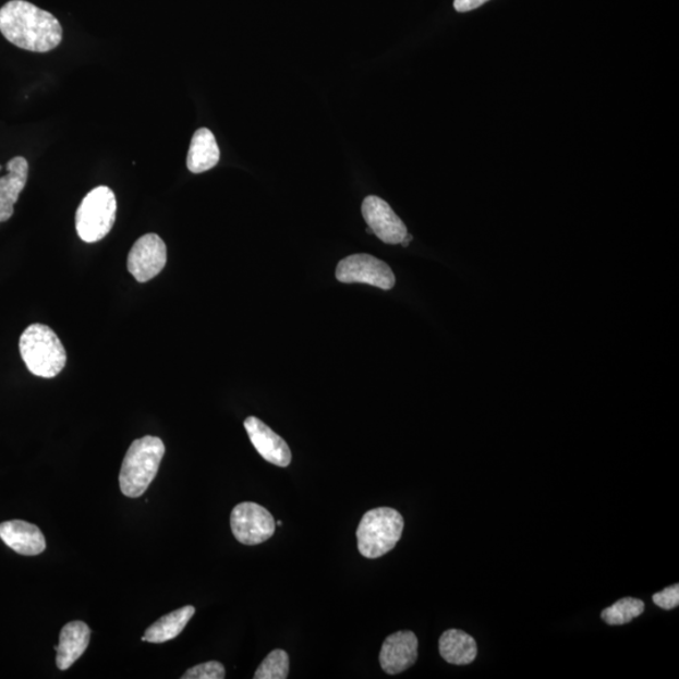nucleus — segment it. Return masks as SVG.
Listing matches in <instances>:
<instances>
[{
    "label": "nucleus",
    "mask_w": 679,
    "mask_h": 679,
    "mask_svg": "<svg viewBox=\"0 0 679 679\" xmlns=\"http://www.w3.org/2000/svg\"><path fill=\"white\" fill-rule=\"evenodd\" d=\"M0 32L12 45L36 53L52 51L63 37L60 21L26 0H11L0 8Z\"/></svg>",
    "instance_id": "nucleus-1"
},
{
    "label": "nucleus",
    "mask_w": 679,
    "mask_h": 679,
    "mask_svg": "<svg viewBox=\"0 0 679 679\" xmlns=\"http://www.w3.org/2000/svg\"><path fill=\"white\" fill-rule=\"evenodd\" d=\"M166 446L158 437L146 436L131 444L122 462L119 482L126 497H141L157 477Z\"/></svg>",
    "instance_id": "nucleus-2"
},
{
    "label": "nucleus",
    "mask_w": 679,
    "mask_h": 679,
    "mask_svg": "<svg viewBox=\"0 0 679 679\" xmlns=\"http://www.w3.org/2000/svg\"><path fill=\"white\" fill-rule=\"evenodd\" d=\"M20 351L28 371L39 378H56L68 364V354L51 327L33 324L23 331Z\"/></svg>",
    "instance_id": "nucleus-3"
},
{
    "label": "nucleus",
    "mask_w": 679,
    "mask_h": 679,
    "mask_svg": "<svg viewBox=\"0 0 679 679\" xmlns=\"http://www.w3.org/2000/svg\"><path fill=\"white\" fill-rule=\"evenodd\" d=\"M404 519L391 507L367 511L356 531L359 553L367 559H378L388 554L402 538Z\"/></svg>",
    "instance_id": "nucleus-4"
},
{
    "label": "nucleus",
    "mask_w": 679,
    "mask_h": 679,
    "mask_svg": "<svg viewBox=\"0 0 679 679\" xmlns=\"http://www.w3.org/2000/svg\"><path fill=\"white\" fill-rule=\"evenodd\" d=\"M117 195L109 186H97L89 192L76 211V231L86 243H96L111 232L117 220Z\"/></svg>",
    "instance_id": "nucleus-5"
},
{
    "label": "nucleus",
    "mask_w": 679,
    "mask_h": 679,
    "mask_svg": "<svg viewBox=\"0 0 679 679\" xmlns=\"http://www.w3.org/2000/svg\"><path fill=\"white\" fill-rule=\"evenodd\" d=\"M232 533L243 545H259L271 538L276 531L272 513L255 502L237 505L231 513Z\"/></svg>",
    "instance_id": "nucleus-6"
},
{
    "label": "nucleus",
    "mask_w": 679,
    "mask_h": 679,
    "mask_svg": "<svg viewBox=\"0 0 679 679\" xmlns=\"http://www.w3.org/2000/svg\"><path fill=\"white\" fill-rule=\"evenodd\" d=\"M337 278L342 283H367L386 291L396 284V276L386 262L371 255H353L340 260Z\"/></svg>",
    "instance_id": "nucleus-7"
},
{
    "label": "nucleus",
    "mask_w": 679,
    "mask_h": 679,
    "mask_svg": "<svg viewBox=\"0 0 679 679\" xmlns=\"http://www.w3.org/2000/svg\"><path fill=\"white\" fill-rule=\"evenodd\" d=\"M167 244L158 234L149 233L141 237L128 256V269L141 283L149 282L167 266Z\"/></svg>",
    "instance_id": "nucleus-8"
},
{
    "label": "nucleus",
    "mask_w": 679,
    "mask_h": 679,
    "mask_svg": "<svg viewBox=\"0 0 679 679\" xmlns=\"http://www.w3.org/2000/svg\"><path fill=\"white\" fill-rule=\"evenodd\" d=\"M363 217L373 233L387 244H400L408 234V229L396 211L379 196H366L363 202Z\"/></svg>",
    "instance_id": "nucleus-9"
},
{
    "label": "nucleus",
    "mask_w": 679,
    "mask_h": 679,
    "mask_svg": "<svg viewBox=\"0 0 679 679\" xmlns=\"http://www.w3.org/2000/svg\"><path fill=\"white\" fill-rule=\"evenodd\" d=\"M419 638L413 632L390 634L383 643L379 662L384 672L399 675L411 668L419 659Z\"/></svg>",
    "instance_id": "nucleus-10"
},
{
    "label": "nucleus",
    "mask_w": 679,
    "mask_h": 679,
    "mask_svg": "<svg viewBox=\"0 0 679 679\" xmlns=\"http://www.w3.org/2000/svg\"><path fill=\"white\" fill-rule=\"evenodd\" d=\"M244 428L247 431L253 447L265 461L278 468H289L292 461L291 449L282 437L256 416L245 420Z\"/></svg>",
    "instance_id": "nucleus-11"
},
{
    "label": "nucleus",
    "mask_w": 679,
    "mask_h": 679,
    "mask_svg": "<svg viewBox=\"0 0 679 679\" xmlns=\"http://www.w3.org/2000/svg\"><path fill=\"white\" fill-rule=\"evenodd\" d=\"M0 538L16 554L26 556L43 554L47 546L43 531L22 520L0 523Z\"/></svg>",
    "instance_id": "nucleus-12"
},
{
    "label": "nucleus",
    "mask_w": 679,
    "mask_h": 679,
    "mask_svg": "<svg viewBox=\"0 0 679 679\" xmlns=\"http://www.w3.org/2000/svg\"><path fill=\"white\" fill-rule=\"evenodd\" d=\"M7 174L0 178V223L14 215L15 203L26 187L29 166L27 159L15 157L7 163Z\"/></svg>",
    "instance_id": "nucleus-13"
},
{
    "label": "nucleus",
    "mask_w": 679,
    "mask_h": 679,
    "mask_svg": "<svg viewBox=\"0 0 679 679\" xmlns=\"http://www.w3.org/2000/svg\"><path fill=\"white\" fill-rule=\"evenodd\" d=\"M92 631L84 621H71L62 628L57 645L56 664L61 670L69 669L88 647Z\"/></svg>",
    "instance_id": "nucleus-14"
},
{
    "label": "nucleus",
    "mask_w": 679,
    "mask_h": 679,
    "mask_svg": "<svg viewBox=\"0 0 679 679\" xmlns=\"http://www.w3.org/2000/svg\"><path fill=\"white\" fill-rule=\"evenodd\" d=\"M220 160L219 146L209 129L195 131L190 151H187L186 167L193 174L206 173L215 168Z\"/></svg>",
    "instance_id": "nucleus-15"
},
{
    "label": "nucleus",
    "mask_w": 679,
    "mask_h": 679,
    "mask_svg": "<svg viewBox=\"0 0 679 679\" xmlns=\"http://www.w3.org/2000/svg\"><path fill=\"white\" fill-rule=\"evenodd\" d=\"M477 643L468 633L449 629L441 634L439 640V653L448 664L456 666L471 665L477 657Z\"/></svg>",
    "instance_id": "nucleus-16"
},
{
    "label": "nucleus",
    "mask_w": 679,
    "mask_h": 679,
    "mask_svg": "<svg viewBox=\"0 0 679 679\" xmlns=\"http://www.w3.org/2000/svg\"><path fill=\"white\" fill-rule=\"evenodd\" d=\"M195 615V608L192 605L169 613L155 621L153 626L146 629L142 641L149 643H163L174 640Z\"/></svg>",
    "instance_id": "nucleus-17"
},
{
    "label": "nucleus",
    "mask_w": 679,
    "mask_h": 679,
    "mask_svg": "<svg viewBox=\"0 0 679 679\" xmlns=\"http://www.w3.org/2000/svg\"><path fill=\"white\" fill-rule=\"evenodd\" d=\"M645 605L641 599L623 598L602 611V619L609 626L631 623L644 613Z\"/></svg>",
    "instance_id": "nucleus-18"
},
{
    "label": "nucleus",
    "mask_w": 679,
    "mask_h": 679,
    "mask_svg": "<svg viewBox=\"0 0 679 679\" xmlns=\"http://www.w3.org/2000/svg\"><path fill=\"white\" fill-rule=\"evenodd\" d=\"M290 672L289 654L283 650H275L268 654L256 670L255 679H286Z\"/></svg>",
    "instance_id": "nucleus-19"
},
{
    "label": "nucleus",
    "mask_w": 679,
    "mask_h": 679,
    "mask_svg": "<svg viewBox=\"0 0 679 679\" xmlns=\"http://www.w3.org/2000/svg\"><path fill=\"white\" fill-rule=\"evenodd\" d=\"M226 668L219 662L211 660L187 669L182 679H223Z\"/></svg>",
    "instance_id": "nucleus-20"
},
{
    "label": "nucleus",
    "mask_w": 679,
    "mask_h": 679,
    "mask_svg": "<svg viewBox=\"0 0 679 679\" xmlns=\"http://www.w3.org/2000/svg\"><path fill=\"white\" fill-rule=\"evenodd\" d=\"M653 602L657 607L665 610H672L679 605V585L674 584L657 594L653 595Z\"/></svg>",
    "instance_id": "nucleus-21"
},
{
    "label": "nucleus",
    "mask_w": 679,
    "mask_h": 679,
    "mask_svg": "<svg viewBox=\"0 0 679 679\" xmlns=\"http://www.w3.org/2000/svg\"><path fill=\"white\" fill-rule=\"evenodd\" d=\"M487 2L489 0H454V10L460 13L471 12Z\"/></svg>",
    "instance_id": "nucleus-22"
},
{
    "label": "nucleus",
    "mask_w": 679,
    "mask_h": 679,
    "mask_svg": "<svg viewBox=\"0 0 679 679\" xmlns=\"http://www.w3.org/2000/svg\"><path fill=\"white\" fill-rule=\"evenodd\" d=\"M412 240H413V237H412L411 234H407V235H405V239H404V240H403V242H402V243H400V244H402V245H403V247H408V244H409V243H411V242H412Z\"/></svg>",
    "instance_id": "nucleus-23"
},
{
    "label": "nucleus",
    "mask_w": 679,
    "mask_h": 679,
    "mask_svg": "<svg viewBox=\"0 0 679 679\" xmlns=\"http://www.w3.org/2000/svg\"><path fill=\"white\" fill-rule=\"evenodd\" d=\"M366 232L369 233V234H374L371 228H367Z\"/></svg>",
    "instance_id": "nucleus-24"
},
{
    "label": "nucleus",
    "mask_w": 679,
    "mask_h": 679,
    "mask_svg": "<svg viewBox=\"0 0 679 679\" xmlns=\"http://www.w3.org/2000/svg\"><path fill=\"white\" fill-rule=\"evenodd\" d=\"M0 170H2V166H0Z\"/></svg>",
    "instance_id": "nucleus-25"
}]
</instances>
